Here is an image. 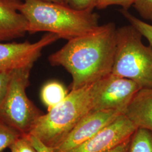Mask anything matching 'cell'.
<instances>
[{
    "label": "cell",
    "instance_id": "obj_1",
    "mask_svg": "<svg viewBox=\"0 0 152 152\" xmlns=\"http://www.w3.org/2000/svg\"><path fill=\"white\" fill-rule=\"evenodd\" d=\"M116 28L113 23L70 39L49 56L53 66H61L72 76L71 90L92 84L112 73L116 48Z\"/></svg>",
    "mask_w": 152,
    "mask_h": 152
},
{
    "label": "cell",
    "instance_id": "obj_2",
    "mask_svg": "<svg viewBox=\"0 0 152 152\" xmlns=\"http://www.w3.org/2000/svg\"><path fill=\"white\" fill-rule=\"evenodd\" d=\"M19 11L27 19L28 33L48 32L68 41L97 30L99 16L91 10H77L64 4L24 0Z\"/></svg>",
    "mask_w": 152,
    "mask_h": 152
},
{
    "label": "cell",
    "instance_id": "obj_3",
    "mask_svg": "<svg viewBox=\"0 0 152 152\" xmlns=\"http://www.w3.org/2000/svg\"><path fill=\"white\" fill-rule=\"evenodd\" d=\"M92 84L71 90L61 103L36 121L28 135L50 148L58 146L92 110Z\"/></svg>",
    "mask_w": 152,
    "mask_h": 152
},
{
    "label": "cell",
    "instance_id": "obj_4",
    "mask_svg": "<svg viewBox=\"0 0 152 152\" xmlns=\"http://www.w3.org/2000/svg\"><path fill=\"white\" fill-rule=\"evenodd\" d=\"M142 35L132 25L116 29V48L112 73L152 88V49L142 42Z\"/></svg>",
    "mask_w": 152,
    "mask_h": 152
},
{
    "label": "cell",
    "instance_id": "obj_5",
    "mask_svg": "<svg viewBox=\"0 0 152 152\" xmlns=\"http://www.w3.org/2000/svg\"><path fill=\"white\" fill-rule=\"evenodd\" d=\"M32 68L30 66L12 71L5 97L0 107V118L23 135H28L36 121L44 114L26 92Z\"/></svg>",
    "mask_w": 152,
    "mask_h": 152
},
{
    "label": "cell",
    "instance_id": "obj_6",
    "mask_svg": "<svg viewBox=\"0 0 152 152\" xmlns=\"http://www.w3.org/2000/svg\"><path fill=\"white\" fill-rule=\"evenodd\" d=\"M140 86L135 82L110 73L92 84V110L124 113Z\"/></svg>",
    "mask_w": 152,
    "mask_h": 152
},
{
    "label": "cell",
    "instance_id": "obj_7",
    "mask_svg": "<svg viewBox=\"0 0 152 152\" xmlns=\"http://www.w3.org/2000/svg\"><path fill=\"white\" fill-rule=\"evenodd\" d=\"M59 39L60 37L57 34L48 33L34 43L29 41L6 44L0 42V72L33 67L41 56L43 49Z\"/></svg>",
    "mask_w": 152,
    "mask_h": 152
},
{
    "label": "cell",
    "instance_id": "obj_8",
    "mask_svg": "<svg viewBox=\"0 0 152 152\" xmlns=\"http://www.w3.org/2000/svg\"><path fill=\"white\" fill-rule=\"evenodd\" d=\"M124 113L113 110H91L86 114L53 152H69L81 145Z\"/></svg>",
    "mask_w": 152,
    "mask_h": 152
},
{
    "label": "cell",
    "instance_id": "obj_9",
    "mask_svg": "<svg viewBox=\"0 0 152 152\" xmlns=\"http://www.w3.org/2000/svg\"><path fill=\"white\" fill-rule=\"evenodd\" d=\"M137 128L124 113L69 152H107L130 139Z\"/></svg>",
    "mask_w": 152,
    "mask_h": 152
},
{
    "label": "cell",
    "instance_id": "obj_10",
    "mask_svg": "<svg viewBox=\"0 0 152 152\" xmlns=\"http://www.w3.org/2000/svg\"><path fill=\"white\" fill-rule=\"evenodd\" d=\"M22 0H0V42L24 37L27 19L19 11Z\"/></svg>",
    "mask_w": 152,
    "mask_h": 152
},
{
    "label": "cell",
    "instance_id": "obj_11",
    "mask_svg": "<svg viewBox=\"0 0 152 152\" xmlns=\"http://www.w3.org/2000/svg\"><path fill=\"white\" fill-rule=\"evenodd\" d=\"M124 114L137 129L152 131V88H141L137 92Z\"/></svg>",
    "mask_w": 152,
    "mask_h": 152
},
{
    "label": "cell",
    "instance_id": "obj_12",
    "mask_svg": "<svg viewBox=\"0 0 152 152\" xmlns=\"http://www.w3.org/2000/svg\"><path fill=\"white\" fill-rule=\"evenodd\" d=\"M68 93L65 87L58 82H50L44 86L41 90V99L48 110L61 103Z\"/></svg>",
    "mask_w": 152,
    "mask_h": 152
},
{
    "label": "cell",
    "instance_id": "obj_13",
    "mask_svg": "<svg viewBox=\"0 0 152 152\" xmlns=\"http://www.w3.org/2000/svg\"><path fill=\"white\" fill-rule=\"evenodd\" d=\"M129 152H152V131L137 128L131 137Z\"/></svg>",
    "mask_w": 152,
    "mask_h": 152
},
{
    "label": "cell",
    "instance_id": "obj_14",
    "mask_svg": "<svg viewBox=\"0 0 152 152\" xmlns=\"http://www.w3.org/2000/svg\"><path fill=\"white\" fill-rule=\"evenodd\" d=\"M22 135L0 118V152L10 148Z\"/></svg>",
    "mask_w": 152,
    "mask_h": 152
},
{
    "label": "cell",
    "instance_id": "obj_15",
    "mask_svg": "<svg viewBox=\"0 0 152 152\" xmlns=\"http://www.w3.org/2000/svg\"><path fill=\"white\" fill-rule=\"evenodd\" d=\"M122 14L129 22L131 25L136 29L142 36L147 38L152 49V25L141 20L139 18L132 15L127 10L122 9L121 10Z\"/></svg>",
    "mask_w": 152,
    "mask_h": 152
},
{
    "label": "cell",
    "instance_id": "obj_16",
    "mask_svg": "<svg viewBox=\"0 0 152 152\" xmlns=\"http://www.w3.org/2000/svg\"><path fill=\"white\" fill-rule=\"evenodd\" d=\"M133 6L143 19L152 21V0H135Z\"/></svg>",
    "mask_w": 152,
    "mask_h": 152
},
{
    "label": "cell",
    "instance_id": "obj_17",
    "mask_svg": "<svg viewBox=\"0 0 152 152\" xmlns=\"http://www.w3.org/2000/svg\"><path fill=\"white\" fill-rule=\"evenodd\" d=\"M99 1V0H64V3L75 10L92 11Z\"/></svg>",
    "mask_w": 152,
    "mask_h": 152
},
{
    "label": "cell",
    "instance_id": "obj_18",
    "mask_svg": "<svg viewBox=\"0 0 152 152\" xmlns=\"http://www.w3.org/2000/svg\"><path fill=\"white\" fill-rule=\"evenodd\" d=\"M135 0H99L96 7L99 9H104L112 5H119L123 9L127 10L131 6L134 5Z\"/></svg>",
    "mask_w": 152,
    "mask_h": 152
},
{
    "label": "cell",
    "instance_id": "obj_19",
    "mask_svg": "<svg viewBox=\"0 0 152 152\" xmlns=\"http://www.w3.org/2000/svg\"><path fill=\"white\" fill-rule=\"evenodd\" d=\"M14 144L20 152H38L31 144L28 135L20 136Z\"/></svg>",
    "mask_w": 152,
    "mask_h": 152
},
{
    "label": "cell",
    "instance_id": "obj_20",
    "mask_svg": "<svg viewBox=\"0 0 152 152\" xmlns=\"http://www.w3.org/2000/svg\"><path fill=\"white\" fill-rule=\"evenodd\" d=\"M11 72H0V107L5 97L11 75Z\"/></svg>",
    "mask_w": 152,
    "mask_h": 152
},
{
    "label": "cell",
    "instance_id": "obj_21",
    "mask_svg": "<svg viewBox=\"0 0 152 152\" xmlns=\"http://www.w3.org/2000/svg\"><path fill=\"white\" fill-rule=\"evenodd\" d=\"M29 140L33 147L38 152H53L51 148L46 146L44 144L39 140L37 138L34 136L28 135Z\"/></svg>",
    "mask_w": 152,
    "mask_h": 152
},
{
    "label": "cell",
    "instance_id": "obj_22",
    "mask_svg": "<svg viewBox=\"0 0 152 152\" xmlns=\"http://www.w3.org/2000/svg\"><path fill=\"white\" fill-rule=\"evenodd\" d=\"M130 140L131 138L107 152H129Z\"/></svg>",
    "mask_w": 152,
    "mask_h": 152
},
{
    "label": "cell",
    "instance_id": "obj_23",
    "mask_svg": "<svg viewBox=\"0 0 152 152\" xmlns=\"http://www.w3.org/2000/svg\"><path fill=\"white\" fill-rule=\"evenodd\" d=\"M45 2H53V3H56V4H64V0H41Z\"/></svg>",
    "mask_w": 152,
    "mask_h": 152
},
{
    "label": "cell",
    "instance_id": "obj_24",
    "mask_svg": "<svg viewBox=\"0 0 152 152\" xmlns=\"http://www.w3.org/2000/svg\"><path fill=\"white\" fill-rule=\"evenodd\" d=\"M9 148L10 149L11 152H20L14 144L12 145H11Z\"/></svg>",
    "mask_w": 152,
    "mask_h": 152
}]
</instances>
